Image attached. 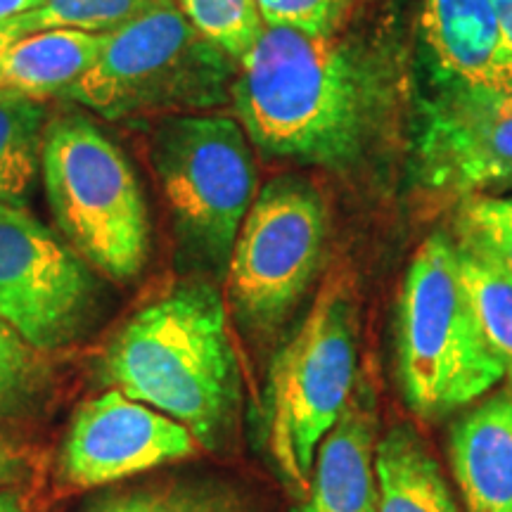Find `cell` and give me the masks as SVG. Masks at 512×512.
Segmentation results:
<instances>
[{
    "label": "cell",
    "mask_w": 512,
    "mask_h": 512,
    "mask_svg": "<svg viewBox=\"0 0 512 512\" xmlns=\"http://www.w3.org/2000/svg\"><path fill=\"white\" fill-rule=\"evenodd\" d=\"M176 5L197 34L238 64L266 29L256 0H176Z\"/></svg>",
    "instance_id": "19"
},
{
    "label": "cell",
    "mask_w": 512,
    "mask_h": 512,
    "mask_svg": "<svg viewBox=\"0 0 512 512\" xmlns=\"http://www.w3.org/2000/svg\"><path fill=\"white\" fill-rule=\"evenodd\" d=\"M50 384L43 351L0 320V415H19L36 406Z\"/></svg>",
    "instance_id": "21"
},
{
    "label": "cell",
    "mask_w": 512,
    "mask_h": 512,
    "mask_svg": "<svg viewBox=\"0 0 512 512\" xmlns=\"http://www.w3.org/2000/svg\"><path fill=\"white\" fill-rule=\"evenodd\" d=\"M238 67L174 0H159L110 31L98 62L62 95L110 121L204 114L233 105Z\"/></svg>",
    "instance_id": "3"
},
{
    "label": "cell",
    "mask_w": 512,
    "mask_h": 512,
    "mask_svg": "<svg viewBox=\"0 0 512 512\" xmlns=\"http://www.w3.org/2000/svg\"><path fill=\"white\" fill-rule=\"evenodd\" d=\"M456 249L460 273L486 342L512 382V271L475 230L463 223H458Z\"/></svg>",
    "instance_id": "17"
},
{
    "label": "cell",
    "mask_w": 512,
    "mask_h": 512,
    "mask_svg": "<svg viewBox=\"0 0 512 512\" xmlns=\"http://www.w3.org/2000/svg\"><path fill=\"white\" fill-rule=\"evenodd\" d=\"M394 107L384 57L335 36L266 27L233 83V110L266 157L342 171L380 140Z\"/></svg>",
    "instance_id": "1"
},
{
    "label": "cell",
    "mask_w": 512,
    "mask_h": 512,
    "mask_svg": "<svg viewBox=\"0 0 512 512\" xmlns=\"http://www.w3.org/2000/svg\"><path fill=\"white\" fill-rule=\"evenodd\" d=\"M377 512H458L441 467L420 434L392 427L375 448Z\"/></svg>",
    "instance_id": "16"
},
{
    "label": "cell",
    "mask_w": 512,
    "mask_h": 512,
    "mask_svg": "<svg viewBox=\"0 0 512 512\" xmlns=\"http://www.w3.org/2000/svg\"><path fill=\"white\" fill-rule=\"evenodd\" d=\"M43 100L0 93V202L24 204L41 169L48 126Z\"/></svg>",
    "instance_id": "18"
},
{
    "label": "cell",
    "mask_w": 512,
    "mask_h": 512,
    "mask_svg": "<svg viewBox=\"0 0 512 512\" xmlns=\"http://www.w3.org/2000/svg\"><path fill=\"white\" fill-rule=\"evenodd\" d=\"M292 512H377L375 411L366 387L354 389L320 441L309 489Z\"/></svg>",
    "instance_id": "12"
},
{
    "label": "cell",
    "mask_w": 512,
    "mask_h": 512,
    "mask_svg": "<svg viewBox=\"0 0 512 512\" xmlns=\"http://www.w3.org/2000/svg\"><path fill=\"white\" fill-rule=\"evenodd\" d=\"M0 512H29V508L17 491L0 489Z\"/></svg>",
    "instance_id": "28"
},
{
    "label": "cell",
    "mask_w": 512,
    "mask_h": 512,
    "mask_svg": "<svg viewBox=\"0 0 512 512\" xmlns=\"http://www.w3.org/2000/svg\"><path fill=\"white\" fill-rule=\"evenodd\" d=\"M401 392L422 420L470 406L503 380L460 273L456 240L434 233L413 256L396 325Z\"/></svg>",
    "instance_id": "4"
},
{
    "label": "cell",
    "mask_w": 512,
    "mask_h": 512,
    "mask_svg": "<svg viewBox=\"0 0 512 512\" xmlns=\"http://www.w3.org/2000/svg\"><path fill=\"white\" fill-rule=\"evenodd\" d=\"M422 22L441 72L463 81L505 79L491 0H425Z\"/></svg>",
    "instance_id": "15"
},
{
    "label": "cell",
    "mask_w": 512,
    "mask_h": 512,
    "mask_svg": "<svg viewBox=\"0 0 512 512\" xmlns=\"http://www.w3.org/2000/svg\"><path fill=\"white\" fill-rule=\"evenodd\" d=\"M358 313L354 294L332 278L268 368L266 444L275 470L306 494L320 441L354 394Z\"/></svg>",
    "instance_id": "6"
},
{
    "label": "cell",
    "mask_w": 512,
    "mask_h": 512,
    "mask_svg": "<svg viewBox=\"0 0 512 512\" xmlns=\"http://www.w3.org/2000/svg\"><path fill=\"white\" fill-rule=\"evenodd\" d=\"M157 3L159 0H43L36 10L15 17V24L22 36L48 29L110 34Z\"/></svg>",
    "instance_id": "20"
},
{
    "label": "cell",
    "mask_w": 512,
    "mask_h": 512,
    "mask_svg": "<svg viewBox=\"0 0 512 512\" xmlns=\"http://www.w3.org/2000/svg\"><path fill=\"white\" fill-rule=\"evenodd\" d=\"M102 380L188 427L226 437L240 406V368L219 290L188 280L126 320L100 361Z\"/></svg>",
    "instance_id": "2"
},
{
    "label": "cell",
    "mask_w": 512,
    "mask_h": 512,
    "mask_svg": "<svg viewBox=\"0 0 512 512\" xmlns=\"http://www.w3.org/2000/svg\"><path fill=\"white\" fill-rule=\"evenodd\" d=\"M41 3L43 0H0V22L27 15V12L36 10Z\"/></svg>",
    "instance_id": "27"
},
{
    "label": "cell",
    "mask_w": 512,
    "mask_h": 512,
    "mask_svg": "<svg viewBox=\"0 0 512 512\" xmlns=\"http://www.w3.org/2000/svg\"><path fill=\"white\" fill-rule=\"evenodd\" d=\"M328 235V202L309 178L283 174L259 190L226 268L228 299L242 328L256 337L283 328L316 283Z\"/></svg>",
    "instance_id": "8"
},
{
    "label": "cell",
    "mask_w": 512,
    "mask_h": 512,
    "mask_svg": "<svg viewBox=\"0 0 512 512\" xmlns=\"http://www.w3.org/2000/svg\"><path fill=\"white\" fill-rule=\"evenodd\" d=\"M266 27H285L309 36H335L351 0H256Z\"/></svg>",
    "instance_id": "23"
},
{
    "label": "cell",
    "mask_w": 512,
    "mask_h": 512,
    "mask_svg": "<svg viewBox=\"0 0 512 512\" xmlns=\"http://www.w3.org/2000/svg\"><path fill=\"white\" fill-rule=\"evenodd\" d=\"M27 472V458L15 441L0 432V489H12Z\"/></svg>",
    "instance_id": "25"
},
{
    "label": "cell",
    "mask_w": 512,
    "mask_h": 512,
    "mask_svg": "<svg viewBox=\"0 0 512 512\" xmlns=\"http://www.w3.org/2000/svg\"><path fill=\"white\" fill-rule=\"evenodd\" d=\"M98 306L91 266L24 204L0 202V320L46 354L86 335Z\"/></svg>",
    "instance_id": "9"
},
{
    "label": "cell",
    "mask_w": 512,
    "mask_h": 512,
    "mask_svg": "<svg viewBox=\"0 0 512 512\" xmlns=\"http://www.w3.org/2000/svg\"><path fill=\"white\" fill-rule=\"evenodd\" d=\"M150 159L183 249L223 273L256 197L247 131L223 114H174L152 126Z\"/></svg>",
    "instance_id": "7"
},
{
    "label": "cell",
    "mask_w": 512,
    "mask_h": 512,
    "mask_svg": "<svg viewBox=\"0 0 512 512\" xmlns=\"http://www.w3.org/2000/svg\"><path fill=\"white\" fill-rule=\"evenodd\" d=\"M19 38H22V34H19L15 19H8V22H0V57L8 53V48L15 41H19Z\"/></svg>",
    "instance_id": "29"
},
{
    "label": "cell",
    "mask_w": 512,
    "mask_h": 512,
    "mask_svg": "<svg viewBox=\"0 0 512 512\" xmlns=\"http://www.w3.org/2000/svg\"><path fill=\"white\" fill-rule=\"evenodd\" d=\"M107 34L48 29L22 36L0 57V93L62 95L98 62Z\"/></svg>",
    "instance_id": "14"
},
{
    "label": "cell",
    "mask_w": 512,
    "mask_h": 512,
    "mask_svg": "<svg viewBox=\"0 0 512 512\" xmlns=\"http://www.w3.org/2000/svg\"><path fill=\"white\" fill-rule=\"evenodd\" d=\"M448 458L467 512H512V392L489 396L451 427Z\"/></svg>",
    "instance_id": "13"
},
{
    "label": "cell",
    "mask_w": 512,
    "mask_h": 512,
    "mask_svg": "<svg viewBox=\"0 0 512 512\" xmlns=\"http://www.w3.org/2000/svg\"><path fill=\"white\" fill-rule=\"evenodd\" d=\"M81 512H235L223 498L181 486H147L95 498Z\"/></svg>",
    "instance_id": "22"
},
{
    "label": "cell",
    "mask_w": 512,
    "mask_h": 512,
    "mask_svg": "<svg viewBox=\"0 0 512 512\" xmlns=\"http://www.w3.org/2000/svg\"><path fill=\"white\" fill-rule=\"evenodd\" d=\"M494 3L498 34H501V67L505 79H512V0H491Z\"/></svg>",
    "instance_id": "26"
},
{
    "label": "cell",
    "mask_w": 512,
    "mask_h": 512,
    "mask_svg": "<svg viewBox=\"0 0 512 512\" xmlns=\"http://www.w3.org/2000/svg\"><path fill=\"white\" fill-rule=\"evenodd\" d=\"M418 169L427 188L451 195L512 188V79L441 76L422 100Z\"/></svg>",
    "instance_id": "10"
},
{
    "label": "cell",
    "mask_w": 512,
    "mask_h": 512,
    "mask_svg": "<svg viewBox=\"0 0 512 512\" xmlns=\"http://www.w3.org/2000/svg\"><path fill=\"white\" fill-rule=\"evenodd\" d=\"M460 223L475 230L512 271V195L465 197Z\"/></svg>",
    "instance_id": "24"
},
{
    "label": "cell",
    "mask_w": 512,
    "mask_h": 512,
    "mask_svg": "<svg viewBox=\"0 0 512 512\" xmlns=\"http://www.w3.org/2000/svg\"><path fill=\"white\" fill-rule=\"evenodd\" d=\"M43 188L64 242L110 280H131L150 252L143 188L124 150L86 114L48 119Z\"/></svg>",
    "instance_id": "5"
},
{
    "label": "cell",
    "mask_w": 512,
    "mask_h": 512,
    "mask_svg": "<svg viewBox=\"0 0 512 512\" xmlns=\"http://www.w3.org/2000/svg\"><path fill=\"white\" fill-rule=\"evenodd\" d=\"M195 437L188 427L119 389L83 403L62 446V477L91 489L188 458Z\"/></svg>",
    "instance_id": "11"
}]
</instances>
